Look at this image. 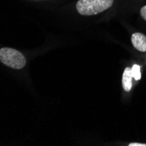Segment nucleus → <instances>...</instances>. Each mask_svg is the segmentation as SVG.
<instances>
[{
    "mask_svg": "<svg viewBox=\"0 0 146 146\" xmlns=\"http://www.w3.org/2000/svg\"><path fill=\"white\" fill-rule=\"evenodd\" d=\"M132 71L130 68H125L123 74V80L122 84L123 88L126 92H129L132 88Z\"/></svg>",
    "mask_w": 146,
    "mask_h": 146,
    "instance_id": "obj_4",
    "label": "nucleus"
},
{
    "mask_svg": "<svg viewBox=\"0 0 146 146\" xmlns=\"http://www.w3.org/2000/svg\"><path fill=\"white\" fill-rule=\"evenodd\" d=\"M132 71V76L136 80V81H139L141 79V73H140V66L135 64L131 68Z\"/></svg>",
    "mask_w": 146,
    "mask_h": 146,
    "instance_id": "obj_5",
    "label": "nucleus"
},
{
    "mask_svg": "<svg viewBox=\"0 0 146 146\" xmlns=\"http://www.w3.org/2000/svg\"><path fill=\"white\" fill-rule=\"evenodd\" d=\"M0 61L14 69H21L26 64V60L21 52L10 47L0 49Z\"/></svg>",
    "mask_w": 146,
    "mask_h": 146,
    "instance_id": "obj_2",
    "label": "nucleus"
},
{
    "mask_svg": "<svg viewBox=\"0 0 146 146\" xmlns=\"http://www.w3.org/2000/svg\"><path fill=\"white\" fill-rule=\"evenodd\" d=\"M140 14H141L142 18L146 21V5H144V6H143V7L141 8Z\"/></svg>",
    "mask_w": 146,
    "mask_h": 146,
    "instance_id": "obj_6",
    "label": "nucleus"
},
{
    "mask_svg": "<svg viewBox=\"0 0 146 146\" xmlns=\"http://www.w3.org/2000/svg\"><path fill=\"white\" fill-rule=\"evenodd\" d=\"M113 3L114 0H79L76 9L81 15L92 16L110 9Z\"/></svg>",
    "mask_w": 146,
    "mask_h": 146,
    "instance_id": "obj_1",
    "label": "nucleus"
},
{
    "mask_svg": "<svg viewBox=\"0 0 146 146\" xmlns=\"http://www.w3.org/2000/svg\"><path fill=\"white\" fill-rule=\"evenodd\" d=\"M131 42L133 46L140 51L146 52V36L141 33H135L131 36Z\"/></svg>",
    "mask_w": 146,
    "mask_h": 146,
    "instance_id": "obj_3",
    "label": "nucleus"
},
{
    "mask_svg": "<svg viewBox=\"0 0 146 146\" xmlns=\"http://www.w3.org/2000/svg\"><path fill=\"white\" fill-rule=\"evenodd\" d=\"M129 146H146V143H130Z\"/></svg>",
    "mask_w": 146,
    "mask_h": 146,
    "instance_id": "obj_7",
    "label": "nucleus"
}]
</instances>
